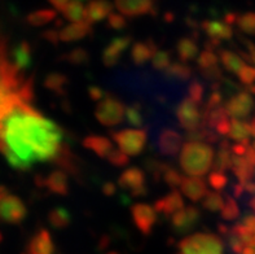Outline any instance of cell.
<instances>
[{
    "label": "cell",
    "mask_w": 255,
    "mask_h": 254,
    "mask_svg": "<svg viewBox=\"0 0 255 254\" xmlns=\"http://www.w3.org/2000/svg\"><path fill=\"white\" fill-rule=\"evenodd\" d=\"M201 209L197 206H185L184 209L171 217V229L178 235H184L196 229L201 221Z\"/></svg>",
    "instance_id": "obj_12"
},
{
    "label": "cell",
    "mask_w": 255,
    "mask_h": 254,
    "mask_svg": "<svg viewBox=\"0 0 255 254\" xmlns=\"http://www.w3.org/2000/svg\"><path fill=\"white\" fill-rule=\"evenodd\" d=\"M21 96L26 103L34 99L32 78L26 79L10 61L6 51L5 36L0 32V99Z\"/></svg>",
    "instance_id": "obj_2"
},
{
    "label": "cell",
    "mask_w": 255,
    "mask_h": 254,
    "mask_svg": "<svg viewBox=\"0 0 255 254\" xmlns=\"http://www.w3.org/2000/svg\"><path fill=\"white\" fill-rule=\"evenodd\" d=\"M101 191H103L105 196L112 197L117 193V186L114 183H112V182H107V183H104V186L101 187Z\"/></svg>",
    "instance_id": "obj_51"
},
{
    "label": "cell",
    "mask_w": 255,
    "mask_h": 254,
    "mask_svg": "<svg viewBox=\"0 0 255 254\" xmlns=\"http://www.w3.org/2000/svg\"><path fill=\"white\" fill-rule=\"evenodd\" d=\"M153 206H154L155 212L166 218L172 217L185 208L184 199L181 196V193L176 190H172L171 192H168L167 195L157 200Z\"/></svg>",
    "instance_id": "obj_17"
},
{
    "label": "cell",
    "mask_w": 255,
    "mask_h": 254,
    "mask_svg": "<svg viewBox=\"0 0 255 254\" xmlns=\"http://www.w3.org/2000/svg\"><path fill=\"white\" fill-rule=\"evenodd\" d=\"M224 203H226V197H223L222 193L217 192V191H214V192L209 191L202 200V208L210 213H218L223 210Z\"/></svg>",
    "instance_id": "obj_38"
},
{
    "label": "cell",
    "mask_w": 255,
    "mask_h": 254,
    "mask_svg": "<svg viewBox=\"0 0 255 254\" xmlns=\"http://www.w3.org/2000/svg\"><path fill=\"white\" fill-rule=\"evenodd\" d=\"M108 26L110 29L113 30H123L127 26V19L123 14L120 13H112L109 17H108Z\"/></svg>",
    "instance_id": "obj_48"
},
{
    "label": "cell",
    "mask_w": 255,
    "mask_h": 254,
    "mask_svg": "<svg viewBox=\"0 0 255 254\" xmlns=\"http://www.w3.org/2000/svg\"><path fill=\"white\" fill-rule=\"evenodd\" d=\"M250 126H252V135L255 138V118L252 119V122H250Z\"/></svg>",
    "instance_id": "obj_55"
},
{
    "label": "cell",
    "mask_w": 255,
    "mask_h": 254,
    "mask_svg": "<svg viewBox=\"0 0 255 254\" xmlns=\"http://www.w3.org/2000/svg\"><path fill=\"white\" fill-rule=\"evenodd\" d=\"M188 97H191L196 103L204 104L205 97V87L204 84L198 81L197 78H193L188 84Z\"/></svg>",
    "instance_id": "obj_43"
},
{
    "label": "cell",
    "mask_w": 255,
    "mask_h": 254,
    "mask_svg": "<svg viewBox=\"0 0 255 254\" xmlns=\"http://www.w3.org/2000/svg\"><path fill=\"white\" fill-rule=\"evenodd\" d=\"M218 56H219V60L223 65V68L227 71H230L232 74L239 75V73L243 70V68L245 66V61H244L243 56L239 55V53H235V52L230 51V49H218Z\"/></svg>",
    "instance_id": "obj_29"
},
{
    "label": "cell",
    "mask_w": 255,
    "mask_h": 254,
    "mask_svg": "<svg viewBox=\"0 0 255 254\" xmlns=\"http://www.w3.org/2000/svg\"><path fill=\"white\" fill-rule=\"evenodd\" d=\"M60 31H57V30L55 29H51V30H47V31L44 32V38L48 40V42H51L52 44H57L58 40H60V34H58Z\"/></svg>",
    "instance_id": "obj_52"
},
{
    "label": "cell",
    "mask_w": 255,
    "mask_h": 254,
    "mask_svg": "<svg viewBox=\"0 0 255 254\" xmlns=\"http://www.w3.org/2000/svg\"><path fill=\"white\" fill-rule=\"evenodd\" d=\"M215 152L210 144L185 142L179 156L180 168L189 177H205L214 165Z\"/></svg>",
    "instance_id": "obj_3"
},
{
    "label": "cell",
    "mask_w": 255,
    "mask_h": 254,
    "mask_svg": "<svg viewBox=\"0 0 255 254\" xmlns=\"http://www.w3.org/2000/svg\"><path fill=\"white\" fill-rule=\"evenodd\" d=\"M47 219H48V223L52 229L65 230L70 227L71 222H73V216H71L70 210L64 206H56L49 210Z\"/></svg>",
    "instance_id": "obj_31"
},
{
    "label": "cell",
    "mask_w": 255,
    "mask_h": 254,
    "mask_svg": "<svg viewBox=\"0 0 255 254\" xmlns=\"http://www.w3.org/2000/svg\"><path fill=\"white\" fill-rule=\"evenodd\" d=\"M252 148H253V149H254V151H255V140H254V142H253V143H252Z\"/></svg>",
    "instance_id": "obj_56"
},
{
    "label": "cell",
    "mask_w": 255,
    "mask_h": 254,
    "mask_svg": "<svg viewBox=\"0 0 255 254\" xmlns=\"http://www.w3.org/2000/svg\"><path fill=\"white\" fill-rule=\"evenodd\" d=\"M90 52L83 47H75L62 56V60L71 66H83L90 62Z\"/></svg>",
    "instance_id": "obj_36"
},
{
    "label": "cell",
    "mask_w": 255,
    "mask_h": 254,
    "mask_svg": "<svg viewBox=\"0 0 255 254\" xmlns=\"http://www.w3.org/2000/svg\"><path fill=\"white\" fill-rule=\"evenodd\" d=\"M239 81L243 84H245L246 87L255 84V66L252 65H245L243 68V70L239 73Z\"/></svg>",
    "instance_id": "obj_47"
},
{
    "label": "cell",
    "mask_w": 255,
    "mask_h": 254,
    "mask_svg": "<svg viewBox=\"0 0 255 254\" xmlns=\"http://www.w3.org/2000/svg\"><path fill=\"white\" fill-rule=\"evenodd\" d=\"M92 32V25H90L86 21L82 22H71L70 25L65 26L60 30V40L64 43L78 42L81 39L86 38Z\"/></svg>",
    "instance_id": "obj_25"
},
{
    "label": "cell",
    "mask_w": 255,
    "mask_h": 254,
    "mask_svg": "<svg viewBox=\"0 0 255 254\" xmlns=\"http://www.w3.org/2000/svg\"><path fill=\"white\" fill-rule=\"evenodd\" d=\"M219 56H218V52H215L214 47L207 44L206 48L201 52L200 56L197 57V68L200 71L207 70V69L215 68V66H219Z\"/></svg>",
    "instance_id": "obj_34"
},
{
    "label": "cell",
    "mask_w": 255,
    "mask_h": 254,
    "mask_svg": "<svg viewBox=\"0 0 255 254\" xmlns=\"http://www.w3.org/2000/svg\"><path fill=\"white\" fill-rule=\"evenodd\" d=\"M232 145H231L230 140L224 139V140L219 142V148H218L217 155L214 158V171L226 173L227 170H231V168H232Z\"/></svg>",
    "instance_id": "obj_28"
},
{
    "label": "cell",
    "mask_w": 255,
    "mask_h": 254,
    "mask_svg": "<svg viewBox=\"0 0 255 254\" xmlns=\"http://www.w3.org/2000/svg\"><path fill=\"white\" fill-rule=\"evenodd\" d=\"M176 55L179 57V61L191 62L194 58L200 56V47H198L197 40L193 36H183L176 43Z\"/></svg>",
    "instance_id": "obj_27"
},
{
    "label": "cell",
    "mask_w": 255,
    "mask_h": 254,
    "mask_svg": "<svg viewBox=\"0 0 255 254\" xmlns=\"http://www.w3.org/2000/svg\"><path fill=\"white\" fill-rule=\"evenodd\" d=\"M236 25L243 32L248 35L255 36V12H246L244 14H237Z\"/></svg>",
    "instance_id": "obj_42"
},
{
    "label": "cell",
    "mask_w": 255,
    "mask_h": 254,
    "mask_svg": "<svg viewBox=\"0 0 255 254\" xmlns=\"http://www.w3.org/2000/svg\"><path fill=\"white\" fill-rule=\"evenodd\" d=\"M184 136L174 127H162L155 136V147L162 156L175 157L183 149Z\"/></svg>",
    "instance_id": "obj_10"
},
{
    "label": "cell",
    "mask_w": 255,
    "mask_h": 254,
    "mask_svg": "<svg viewBox=\"0 0 255 254\" xmlns=\"http://www.w3.org/2000/svg\"><path fill=\"white\" fill-rule=\"evenodd\" d=\"M112 139L128 157L139 156L148 142L146 129H123L112 132Z\"/></svg>",
    "instance_id": "obj_7"
},
{
    "label": "cell",
    "mask_w": 255,
    "mask_h": 254,
    "mask_svg": "<svg viewBox=\"0 0 255 254\" xmlns=\"http://www.w3.org/2000/svg\"><path fill=\"white\" fill-rule=\"evenodd\" d=\"M64 129L19 101L0 121V152L14 170L29 171L36 162H57L69 145Z\"/></svg>",
    "instance_id": "obj_1"
},
{
    "label": "cell",
    "mask_w": 255,
    "mask_h": 254,
    "mask_svg": "<svg viewBox=\"0 0 255 254\" xmlns=\"http://www.w3.org/2000/svg\"><path fill=\"white\" fill-rule=\"evenodd\" d=\"M244 44H245L246 47V53H241L243 55V57H245L246 60L249 62H253V64L255 65V44L254 43H252L250 40H244Z\"/></svg>",
    "instance_id": "obj_50"
},
{
    "label": "cell",
    "mask_w": 255,
    "mask_h": 254,
    "mask_svg": "<svg viewBox=\"0 0 255 254\" xmlns=\"http://www.w3.org/2000/svg\"><path fill=\"white\" fill-rule=\"evenodd\" d=\"M172 62L174 61H172L171 52L166 51V49H158L154 57L152 58V69L155 71L165 73Z\"/></svg>",
    "instance_id": "obj_41"
},
{
    "label": "cell",
    "mask_w": 255,
    "mask_h": 254,
    "mask_svg": "<svg viewBox=\"0 0 255 254\" xmlns=\"http://www.w3.org/2000/svg\"><path fill=\"white\" fill-rule=\"evenodd\" d=\"M32 55H34V52H32L31 44L26 40H22L13 48L12 53H10V61H12L13 66L23 74L25 71L31 68Z\"/></svg>",
    "instance_id": "obj_21"
},
{
    "label": "cell",
    "mask_w": 255,
    "mask_h": 254,
    "mask_svg": "<svg viewBox=\"0 0 255 254\" xmlns=\"http://www.w3.org/2000/svg\"><path fill=\"white\" fill-rule=\"evenodd\" d=\"M82 145L88 151L94 152L97 157L107 160L109 153L114 149L113 143L107 136L88 135L82 140Z\"/></svg>",
    "instance_id": "obj_24"
},
{
    "label": "cell",
    "mask_w": 255,
    "mask_h": 254,
    "mask_svg": "<svg viewBox=\"0 0 255 254\" xmlns=\"http://www.w3.org/2000/svg\"><path fill=\"white\" fill-rule=\"evenodd\" d=\"M202 31L209 38V45L218 47L220 42L230 40L233 36V27L226 19H205L201 23Z\"/></svg>",
    "instance_id": "obj_13"
},
{
    "label": "cell",
    "mask_w": 255,
    "mask_h": 254,
    "mask_svg": "<svg viewBox=\"0 0 255 254\" xmlns=\"http://www.w3.org/2000/svg\"><path fill=\"white\" fill-rule=\"evenodd\" d=\"M209 184L213 187V190L220 192L228 186V177L226 175V173L213 170V173H210V175H209Z\"/></svg>",
    "instance_id": "obj_45"
},
{
    "label": "cell",
    "mask_w": 255,
    "mask_h": 254,
    "mask_svg": "<svg viewBox=\"0 0 255 254\" xmlns=\"http://www.w3.org/2000/svg\"><path fill=\"white\" fill-rule=\"evenodd\" d=\"M49 3L52 4V6L55 8L56 10H58V12H64L65 8L68 6V4L70 3L71 0H48Z\"/></svg>",
    "instance_id": "obj_53"
},
{
    "label": "cell",
    "mask_w": 255,
    "mask_h": 254,
    "mask_svg": "<svg viewBox=\"0 0 255 254\" xmlns=\"http://www.w3.org/2000/svg\"><path fill=\"white\" fill-rule=\"evenodd\" d=\"M176 254H224V242L210 232H196L178 244Z\"/></svg>",
    "instance_id": "obj_4"
},
{
    "label": "cell",
    "mask_w": 255,
    "mask_h": 254,
    "mask_svg": "<svg viewBox=\"0 0 255 254\" xmlns=\"http://www.w3.org/2000/svg\"><path fill=\"white\" fill-rule=\"evenodd\" d=\"M175 116L178 119L179 126L187 132L206 127L204 105L196 103L191 97L187 96L176 105Z\"/></svg>",
    "instance_id": "obj_6"
},
{
    "label": "cell",
    "mask_w": 255,
    "mask_h": 254,
    "mask_svg": "<svg viewBox=\"0 0 255 254\" xmlns=\"http://www.w3.org/2000/svg\"><path fill=\"white\" fill-rule=\"evenodd\" d=\"M87 91H88V97H90L92 101H95V103H99V101H101V100H103L104 97L108 95V92H105V91H104L101 87L95 86V84H92V86L88 87Z\"/></svg>",
    "instance_id": "obj_49"
},
{
    "label": "cell",
    "mask_w": 255,
    "mask_h": 254,
    "mask_svg": "<svg viewBox=\"0 0 255 254\" xmlns=\"http://www.w3.org/2000/svg\"><path fill=\"white\" fill-rule=\"evenodd\" d=\"M180 190L187 199H189L193 203H197L200 200H204L209 192L207 183L201 178L194 177H184L181 182Z\"/></svg>",
    "instance_id": "obj_23"
},
{
    "label": "cell",
    "mask_w": 255,
    "mask_h": 254,
    "mask_svg": "<svg viewBox=\"0 0 255 254\" xmlns=\"http://www.w3.org/2000/svg\"><path fill=\"white\" fill-rule=\"evenodd\" d=\"M121 14L127 17L146 16L154 12V0H114Z\"/></svg>",
    "instance_id": "obj_16"
},
{
    "label": "cell",
    "mask_w": 255,
    "mask_h": 254,
    "mask_svg": "<svg viewBox=\"0 0 255 254\" xmlns=\"http://www.w3.org/2000/svg\"><path fill=\"white\" fill-rule=\"evenodd\" d=\"M183 179H184V177H183V175H181V174L176 170V169L172 168V166H170V168L167 169V171L165 173V175H163V179L162 180H163V182H165V183L170 187V188L175 190L176 187L181 186V182H183Z\"/></svg>",
    "instance_id": "obj_46"
},
{
    "label": "cell",
    "mask_w": 255,
    "mask_h": 254,
    "mask_svg": "<svg viewBox=\"0 0 255 254\" xmlns=\"http://www.w3.org/2000/svg\"><path fill=\"white\" fill-rule=\"evenodd\" d=\"M252 136V126L245 119H233L231 122V131L228 139L240 144L249 145Z\"/></svg>",
    "instance_id": "obj_30"
},
{
    "label": "cell",
    "mask_w": 255,
    "mask_h": 254,
    "mask_svg": "<svg viewBox=\"0 0 255 254\" xmlns=\"http://www.w3.org/2000/svg\"><path fill=\"white\" fill-rule=\"evenodd\" d=\"M69 86V78L64 73H58L53 71L49 73L44 79V87L51 92L56 93L58 96H64L68 92Z\"/></svg>",
    "instance_id": "obj_32"
},
{
    "label": "cell",
    "mask_w": 255,
    "mask_h": 254,
    "mask_svg": "<svg viewBox=\"0 0 255 254\" xmlns=\"http://www.w3.org/2000/svg\"><path fill=\"white\" fill-rule=\"evenodd\" d=\"M144 168H145V170L152 175V178L155 182H159V180L163 179V175H165V173L167 171V169L170 168V165L161 161L158 158L149 157L144 161Z\"/></svg>",
    "instance_id": "obj_37"
},
{
    "label": "cell",
    "mask_w": 255,
    "mask_h": 254,
    "mask_svg": "<svg viewBox=\"0 0 255 254\" xmlns=\"http://www.w3.org/2000/svg\"><path fill=\"white\" fill-rule=\"evenodd\" d=\"M158 48L154 40L146 39V40H139L133 43L129 52V58L135 66H142L145 65L149 60H152L154 55L157 53Z\"/></svg>",
    "instance_id": "obj_19"
},
{
    "label": "cell",
    "mask_w": 255,
    "mask_h": 254,
    "mask_svg": "<svg viewBox=\"0 0 255 254\" xmlns=\"http://www.w3.org/2000/svg\"><path fill=\"white\" fill-rule=\"evenodd\" d=\"M64 17L71 22H82L86 17V5L84 0H71L62 12Z\"/></svg>",
    "instance_id": "obj_35"
},
{
    "label": "cell",
    "mask_w": 255,
    "mask_h": 254,
    "mask_svg": "<svg viewBox=\"0 0 255 254\" xmlns=\"http://www.w3.org/2000/svg\"><path fill=\"white\" fill-rule=\"evenodd\" d=\"M126 122L133 127H141L145 123V116L140 103L129 104L126 108Z\"/></svg>",
    "instance_id": "obj_39"
},
{
    "label": "cell",
    "mask_w": 255,
    "mask_h": 254,
    "mask_svg": "<svg viewBox=\"0 0 255 254\" xmlns=\"http://www.w3.org/2000/svg\"><path fill=\"white\" fill-rule=\"evenodd\" d=\"M132 38L129 35L116 36L105 45L101 53V61L105 68H114L118 65L123 53L129 48Z\"/></svg>",
    "instance_id": "obj_14"
},
{
    "label": "cell",
    "mask_w": 255,
    "mask_h": 254,
    "mask_svg": "<svg viewBox=\"0 0 255 254\" xmlns=\"http://www.w3.org/2000/svg\"><path fill=\"white\" fill-rule=\"evenodd\" d=\"M51 193H55L58 196H68L70 192V184H69V174L62 169L49 171L48 175L43 179V184Z\"/></svg>",
    "instance_id": "obj_18"
},
{
    "label": "cell",
    "mask_w": 255,
    "mask_h": 254,
    "mask_svg": "<svg viewBox=\"0 0 255 254\" xmlns=\"http://www.w3.org/2000/svg\"><path fill=\"white\" fill-rule=\"evenodd\" d=\"M113 5L109 0H91L86 5V17L84 21L90 25L101 22L104 19H108V17L112 14Z\"/></svg>",
    "instance_id": "obj_22"
},
{
    "label": "cell",
    "mask_w": 255,
    "mask_h": 254,
    "mask_svg": "<svg viewBox=\"0 0 255 254\" xmlns=\"http://www.w3.org/2000/svg\"><path fill=\"white\" fill-rule=\"evenodd\" d=\"M118 186L123 191L129 192L132 197H144L148 195L146 174L137 166H129L118 178Z\"/></svg>",
    "instance_id": "obj_8"
},
{
    "label": "cell",
    "mask_w": 255,
    "mask_h": 254,
    "mask_svg": "<svg viewBox=\"0 0 255 254\" xmlns=\"http://www.w3.org/2000/svg\"><path fill=\"white\" fill-rule=\"evenodd\" d=\"M255 103L253 95L246 90L240 91L226 103V110L228 116L233 119H245L254 109Z\"/></svg>",
    "instance_id": "obj_15"
},
{
    "label": "cell",
    "mask_w": 255,
    "mask_h": 254,
    "mask_svg": "<svg viewBox=\"0 0 255 254\" xmlns=\"http://www.w3.org/2000/svg\"><path fill=\"white\" fill-rule=\"evenodd\" d=\"M126 108L127 106L120 97L108 93L96 104L95 117L105 127H116L126 121Z\"/></svg>",
    "instance_id": "obj_5"
},
{
    "label": "cell",
    "mask_w": 255,
    "mask_h": 254,
    "mask_svg": "<svg viewBox=\"0 0 255 254\" xmlns=\"http://www.w3.org/2000/svg\"><path fill=\"white\" fill-rule=\"evenodd\" d=\"M240 216H241V210H240L239 203H237L235 197L231 196V195H227L224 208L220 212V217L227 222H233V221L239 219Z\"/></svg>",
    "instance_id": "obj_40"
},
{
    "label": "cell",
    "mask_w": 255,
    "mask_h": 254,
    "mask_svg": "<svg viewBox=\"0 0 255 254\" xmlns=\"http://www.w3.org/2000/svg\"><path fill=\"white\" fill-rule=\"evenodd\" d=\"M56 17H57V10L56 9H49V8L38 9L27 14L26 22L30 26H34V27H40V26L51 23L53 19H56Z\"/></svg>",
    "instance_id": "obj_33"
},
{
    "label": "cell",
    "mask_w": 255,
    "mask_h": 254,
    "mask_svg": "<svg viewBox=\"0 0 255 254\" xmlns=\"http://www.w3.org/2000/svg\"><path fill=\"white\" fill-rule=\"evenodd\" d=\"M131 216H132L133 225L142 235H152L157 221H158V216H157L154 206H150L145 203L133 204L131 206Z\"/></svg>",
    "instance_id": "obj_11"
},
{
    "label": "cell",
    "mask_w": 255,
    "mask_h": 254,
    "mask_svg": "<svg viewBox=\"0 0 255 254\" xmlns=\"http://www.w3.org/2000/svg\"><path fill=\"white\" fill-rule=\"evenodd\" d=\"M108 254H118V253H117V252H109Z\"/></svg>",
    "instance_id": "obj_57"
},
{
    "label": "cell",
    "mask_w": 255,
    "mask_h": 254,
    "mask_svg": "<svg viewBox=\"0 0 255 254\" xmlns=\"http://www.w3.org/2000/svg\"><path fill=\"white\" fill-rule=\"evenodd\" d=\"M27 217L25 203L16 195L8 193L0 200V222L4 225L18 226Z\"/></svg>",
    "instance_id": "obj_9"
},
{
    "label": "cell",
    "mask_w": 255,
    "mask_h": 254,
    "mask_svg": "<svg viewBox=\"0 0 255 254\" xmlns=\"http://www.w3.org/2000/svg\"><path fill=\"white\" fill-rule=\"evenodd\" d=\"M27 254H55L56 247L52 240L51 232L47 229H40L30 239L27 244Z\"/></svg>",
    "instance_id": "obj_20"
},
{
    "label": "cell",
    "mask_w": 255,
    "mask_h": 254,
    "mask_svg": "<svg viewBox=\"0 0 255 254\" xmlns=\"http://www.w3.org/2000/svg\"><path fill=\"white\" fill-rule=\"evenodd\" d=\"M8 193H9V190L5 186H0V200L3 199L4 196H6Z\"/></svg>",
    "instance_id": "obj_54"
},
{
    "label": "cell",
    "mask_w": 255,
    "mask_h": 254,
    "mask_svg": "<svg viewBox=\"0 0 255 254\" xmlns=\"http://www.w3.org/2000/svg\"><path fill=\"white\" fill-rule=\"evenodd\" d=\"M193 70L188 64L181 61H174L170 68L163 73V78L170 83H185L191 82Z\"/></svg>",
    "instance_id": "obj_26"
},
{
    "label": "cell",
    "mask_w": 255,
    "mask_h": 254,
    "mask_svg": "<svg viewBox=\"0 0 255 254\" xmlns=\"http://www.w3.org/2000/svg\"><path fill=\"white\" fill-rule=\"evenodd\" d=\"M107 161L109 162L112 166H114V168H125L126 165H128L129 157L126 153H123L121 149L114 148L113 151L110 152L109 156H108Z\"/></svg>",
    "instance_id": "obj_44"
}]
</instances>
